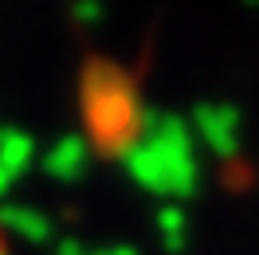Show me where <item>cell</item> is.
Here are the masks:
<instances>
[{
  "label": "cell",
  "mask_w": 259,
  "mask_h": 255,
  "mask_svg": "<svg viewBox=\"0 0 259 255\" xmlns=\"http://www.w3.org/2000/svg\"><path fill=\"white\" fill-rule=\"evenodd\" d=\"M130 173L149 192H173V196L196 192V157L177 118H169L146 145L130 149Z\"/></svg>",
  "instance_id": "1"
},
{
  "label": "cell",
  "mask_w": 259,
  "mask_h": 255,
  "mask_svg": "<svg viewBox=\"0 0 259 255\" xmlns=\"http://www.w3.org/2000/svg\"><path fill=\"white\" fill-rule=\"evenodd\" d=\"M196 126H200L204 142L220 157L236 153V145H240V110H232V106H200L196 110Z\"/></svg>",
  "instance_id": "2"
},
{
  "label": "cell",
  "mask_w": 259,
  "mask_h": 255,
  "mask_svg": "<svg viewBox=\"0 0 259 255\" xmlns=\"http://www.w3.org/2000/svg\"><path fill=\"white\" fill-rule=\"evenodd\" d=\"M161 232H165V247H169V251H181V247H185V212H181V208H165L161 212Z\"/></svg>",
  "instance_id": "3"
},
{
  "label": "cell",
  "mask_w": 259,
  "mask_h": 255,
  "mask_svg": "<svg viewBox=\"0 0 259 255\" xmlns=\"http://www.w3.org/2000/svg\"><path fill=\"white\" fill-rule=\"evenodd\" d=\"M251 4H259V0H251Z\"/></svg>",
  "instance_id": "4"
}]
</instances>
